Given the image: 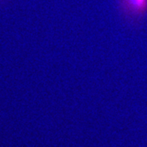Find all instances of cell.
<instances>
[{
    "label": "cell",
    "instance_id": "cell-1",
    "mask_svg": "<svg viewBox=\"0 0 147 147\" xmlns=\"http://www.w3.org/2000/svg\"><path fill=\"white\" fill-rule=\"evenodd\" d=\"M128 2L133 7L137 9H141L146 3V0H128Z\"/></svg>",
    "mask_w": 147,
    "mask_h": 147
}]
</instances>
